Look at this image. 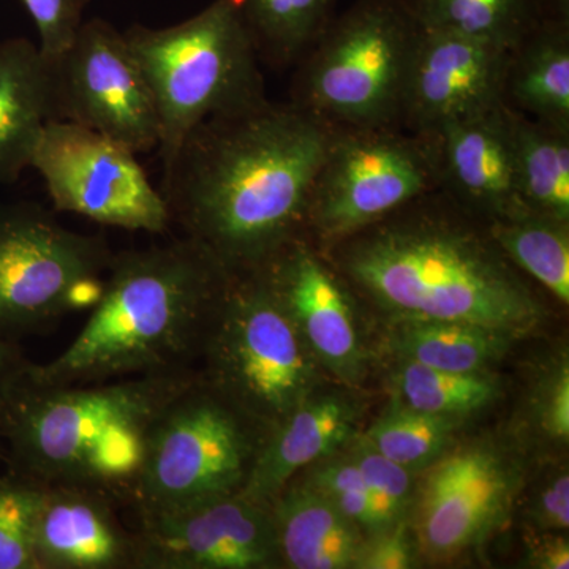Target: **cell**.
Segmentation results:
<instances>
[{
  "label": "cell",
  "instance_id": "1",
  "mask_svg": "<svg viewBox=\"0 0 569 569\" xmlns=\"http://www.w3.org/2000/svg\"><path fill=\"white\" fill-rule=\"evenodd\" d=\"M336 129L291 102L268 99L212 116L163 167L171 222L228 274L258 271L302 234Z\"/></svg>",
  "mask_w": 569,
  "mask_h": 569
},
{
  "label": "cell",
  "instance_id": "2",
  "mask_svg": "<svg viewBox=\"0 0 569 569\" xmlns=\"http://www.w3.org/2000/svg\"><path fill=\"white\" fill-rule=\"evenodd\" d=\"M323 252L348 284L395 320L460 321L515 339L545 317L488 223L440 189Z\"/></svg>",
  "mask_w": 569,
  "mask_h": 569
},
{
  "label": "cell",
  "instance_id": "3",
  "mask_svg": "<svg viewBox=\"0 0 569 569\" xmlns=\"http://www.w3.org/2000/svg\"><path fill=\"white\" fill-rule=\"evenodd\" d=\"M230 277L187 238L123 253L77 339L47 365H22V376L67 387L189 369Z\"/></svg>",
  "mask_w": 569,
  "mask_h": 569
},
{
  "label": "cell",
  "instance_id": "4",
  "mask_svg": "<svg viewBox=\"0 0 569 569\" xmlns=\"http://www.w3.org/2000/svg\"><path fill=\"white\" fill-rule=\"evenodd\" d=\"M21 367L0 381V422L40 485L129 490L157 417L197 377L190 369L44 387Z\"/></svg>",
  "mask_w": 569,
  "mask_h": 569
},
{
  "label": "cell",
  "instance_id": "5",
  "mask_svg": "<svg viewBox=\"0 0 569 569\" xmlns=\"http://www.w3.org/2000/svg\"><path fill=\"white\" fill-rule=\"evenodd\" d=\"M151 91L163 167L209 118L266 100L260 58L234 0L168 28L123 32Z\"/></svg>",
  "mask_w": 569,
  "mask_h": 569
},
{
  "label": "cell",
  "instance_id": "6",
  "mask_svg": "<svg viewBox=\"0 0 569 569\" xmlns=\"http://www.w3.org/2000/svg\"><path fill=\"white\" fill-rule=\"evenodd\" d=\"M421 29L407 0H358L296 63L291 103L336 127H400Z\"/></svg>",
  "mask_w": 569,
  "mask_h": 569
},
{
  "label": "cell",
  "instance_id": "7",
  "mask_svg": "<svg viewBox=\"0 0 569 569\" xmlns=\"http://www.w3.org/2000/svg\"><path fill=\"white\" fill-rule=\"evenodd\" d=\"M268 432L197 373L149 432L129 488L140 516L241 492Z\"/></svg>",
  "mask_w": 569,
  "mask_h": 569
},
{
  "label": "cell",
  "instance_id": "8",
  "mask_svg": "<svg viewBox=\"0 0 569 569\" xmlns=\"http://www.w3.org/2000/svg\"><path fill=\"white\" fill-rule=\"evenodd\" d=\"M201 355V377L269 429L317 391L320 365L258 271L230 277Z\"/></svg>",
  "mask_w": 569,
  "mask_h": 569
},
{
  "label": "cell",
  "instance_id": "9",
  "mask_svg": "<svg viewBox=\"0 0 569 569\" xmlns=\"http://www.w3.org/2000/svg\"><path fill=\"white\" fill-rule=\"evenodd\" d=\"M436 189L425 138L399 126L337 127L310 189L302 234L328 250Z\"/></svg>",
  "mask_w": 569,
  "mask_h": 569
},
{
  "label": "cell",
  "instance_id": "10",
  "mask_svg": "<svg viewBox=\"0 0 569 569\" xmlns=\"http://www.w3.org/2000/svg\"><path fill=\"white\" fill-rule=\"evenodd\" d=\"M111 258L31 204L0 209V328H29L92 309Z\"/></svg>",
  "mask_w": 569,
  "mask_h": 569
},
{
  "label": "cell",
  "instance_id": "11",
  "mask_svg": "<svg viewBox=\"0 0 569 569\" xmlns=\"http://www.w3.org/2000/svg\"><path fill=\"white\" fill-rule=\"evenodd\" d=\"M132 149L67 121L44 126L31 167L58 211L107 227L164 233L171 213Z\"/></svg>",
  "mask_w": 569,
  "mask_h": 569
},
{
  "label": "cell",
  "instance_id": "12",
  "mask_svg": "<svg viewBox=\"0 0 569 569\" xmlns=\"http://www.w3.org/2000/svg\"><path fill=\"white\" fill-rule=\"evenodd\" d=\"M51 69L56 119L102 133L137 153L159 149V114L148 82L126 36L110 22L82 21Z\"/></svg>",
  "mask_w": 569,
  "mask_h": 569
},
{
  "label": "cell",
  "instance_id": "13",
  "mask_svg": "<svg viewBox=\"0 0 569 569\" xmlns=\"http://www.w3.org/2000/svg\"><path fill=\"white\" fill-rule=\"evenodd\" d=\"M516 481L515 467L492 445L445 452L415 489L410 527L417 552L447 561L485 541L507 518Z\"/></svg>",
  "mask_w": 569,
  "mask_h": 569
},
{
  "label": "cell",
  "instance_id": "14",
  "mask_svg": "<svg viewBox=\"0 0 569 569\" xmlns=\"http://www.w3.org/2000/svg\"><path fill=\"white\" fill-rule=\"evenodd\" d=\"M277 556L271 507L241 492L141 515L133 565L141 569H263Z\"/></svg>",
  "mask_w": 569,
  "mask_h": 569
},
{
  "label": "cell",
  "instance_id": "15",
  "mask_svg": "<svg viewBox=\"0 0 569 569\" xmlns=\"http://www.w3.org/2000/svg\"><path fill=\"white\" fill-rule=\"evenodd\" d=\"M508 52L479 37L422 28L408 71L400 127L427 134L503 104Z\"/></svg>",
  "mask_w": 569,
  "mask_h": 569
},
{
  "label": "cell",
  "instance_id": "16",
  "mask_svg": "<svg viewBox=\"0 0 569 569\" xmlns=\"http://www.w3.org/2000/svg\"><path fill=\"white\" fill-rule=\"evenodd\" d=\"M288 310L310 353L342 383L356 387L366 376L347 280L323 250L305 234L288 241L258 269Z\"/></svg>",
  "mask_w": 569,
  "mask_h": 569
},
{
  "label": "cell",
  "instance_id": "17",
  "mask_svg": "<svg viewBox=\"0 0 569 569\" xmlns=\"http://www.w3.org/2000/svg\"><path fill=\"white\" fill-rule=\"evenodd\" d=\"M432 152L438 189L486 223L522 211L507 104L419 134Z\"/></svg>",
  "mask_w": 569,
  "mask_h": 569
},
{
  "label": "cell",
  "instance_id": "18",
  "mask_svg": "<svg viewBox=\"0 0 569 569\" xmlns=\"http://www.w3.org/2000/svg\"><path fill=\"white\" fill-rule=\"evenodd\" d=\"M33 548L40 569L132 568L133 533L111 507L110 492L43 485Z\"/></svg>",
  "mask_w": 569,
  "mask_h": 569
},
{
  "label": "cell",
  "instance_id": "19",
  "mask_svg": "<svg viewBox=\"0 0 569 569\" xmlns=\"http://www.w3.org/2000/svg\"><path fill=\"white\" fill-rule=\"evenodd\" d=\"M361 407L340 392L307 397L269 429L241 493L271 505L299 473L353 440Z\"/></svg>",
  "mask_w": 569,
  "mask_h": 569
},
{
  "label": "cell",
  "instance_id": "20",
  "mask_svg": "<svg viewBox=\"0 0 569 569\" xmlns=\"http://www.w3.org/2000/svg\"><path fill=\"white\" fill-rule=\"evenodd\" d=\"M51 62L31 40L0 41V186L31 167L33 149L54 121Z\"/></svg>",
  "mask_w": 569,
  "mask_h": 569
},
{
  "label": "cell",
  "instance_id": "21",
  "mask_svg": "<svg viewBox=\"0 0 569 569\" xmlns=\"http://www.w3.org/2000/svg\"><path fill=\"white\" fill-rule=\"evenodd\" d=\"M279 563L293 569L353 568L362 531L331 500L291 479L271 501Z\"/></svg>",
  "mask_w": 569,
  "mask_h": 569
},
{
  "label": "cell",
  "instance_id": "22",
  "mask_svg": "<svg viewBox=\"0 0 569 569\" xmlns=\"http://www.w3.org/2000/svg\"><path fill=\"white\" fill-rule=\"evenodd\" d=\"M503 103L569 130V22L542 21L509 50Z\"/></svg>",
  "mask_w": 569,
  "mask_h": 569
},
{
  "label": "cell",
  "instance_id": "23",
  "mask_svg": "<svg viewBox=\"0 0 569 569\" xmlns=\"http://www.w3.org/2000/svg\"><path fill=\"white\" fill-rule=\"evenodd\" d=\"M507 110L520 203L569 222V130Z\"/></svg>",
  "mask_w": 569,
  "mask_h": 569
},
{
  "label": "cell",
  "instance_id": "24",
  "mask_svg": "<svg viewBox=\"0 0 569 569\" xmlns=\"http://www.w3.org/2000/svg\"><path fill=\"white\" fill-rule=\"evenodd\" d=\"M512 337L460 321L400 320L392 348L403 361L447 372H488L511 346Z\"/></svg>",
  "mask_w": 569,
  "mask_h": 569
},
{
  "label": "cell",
  "instance_id": "25",
  "mask_svg": "<svg viewBox=\"0 0 569 569\" xmlns=\"http://www.w3.org/2000/svg\"><path fill=\"white\" fill-rule=\"evenodd\" d=\"M488 228L509 263L569 305V222L522 209Z\"/></svg>",
  "mask_w": 569,
  "mask_h": 569
},
{
  "label": "cell",
  "instance_id": "26",
  "mask_svg": "<svg viewBox=\"0 0 569 569\" xmlns=\"http://www.w3.org/2000/svg\"><path fill=\"white\" fill-rule=\"evenodd\" d=\"M260 61L296 66L336 17L337 0H234Z\"/></svg>",
  "mask_w": 569,
  "mask_h": 569
},
{
  "label": "cell",
  "instance_id": "27",
  "mask_svg": "<svg viewBox=\"0 0 569 569\" xmlns=\"http://www.w3.org/2000/svg\"><path fill=\"white\" fill-rule=\"evenodd\" d=\"M422 28L448 29L515 48L548 20L542 0H407Z\"/></svg>",
  "mask_w": 569,
  "mask_h": 569
},
{
  "label": "cell",
  "instance_id": "28",
  "mask_svg": "<svg viewBox=\"0 0 569 569\" xmlns=\"http://www.w3.org/2000/svg\"><path fill=\"white\" fill-rule=\"evenodd\" d=\"M400 361L395 376L397 400L415 410L463 419L488 407L498 395V381L489 372H447Z\"/></svg>",
  "mask_w": 569,
  "mask_h": 569
},
{
  "label": "cell",
  "instance_id": "29",
  "mask_svg": "<svg viewBox=\"0 0 569 569\" xmlns=\"http://www.w3.org/2000/svg\"><path fill=\"white\" fill-rule=\"evenodd\" d=\"M460 425L462 418L425 413L396 400L362 437L381 455L417 473L448 451Z\"/></svg>",
  "mask_w": 569,
  "mask_h": 569
},
{
  "label": "cell",
  "instance_id": "30",
  "mask_svg": "<svg viewBox=\"0 0 569 569\" xmlns=\"http://www.w3.org/2000/svg\"><path fill=\"white\" fill-rule=\"evenodd\" d=\"M41 493L32 479L0 482V569H40L33 530Z\"/></svg>",
  "mask_w": 569,
  "mask_h": 569
},
{
  "label": "cell",
  "instance_id": "31",
  "mask_svg": "<svg viewBox=\"0 0 569 569\" xmlns=\"http://www.w3.org/2000/svg\"><path fill=\"white\" fill-rule=\"evenodd\" d=\"M310 467L306 481L323 492L361 531L373 535L387 529L351 455L336 456L335 452Z\"/></svg>",
  "mask_w": 569,
  "mask_h": 569
},
{
  "label": "cell",
  "instance_id": "32",
  "mask_svg": "<svg viewBox=\"0 0 569 569\" xmlns=\"http://www.w3.org/2000/svg\"><path fill=\"white\" fill-rule=\"evenodd\" d=\"M350 455L361 470L385 527L406 518L408 508L413 503L415 471L381 455L365 437L356 438Z\"/></svg>",
  "mask_w": 569,
  "mask_h": 569
},
{
  "label": "cell",
  "instance_id": "33",
  "mask_svg": "<svg viewBox=\"0 0 569 569\" xmlns=\"http://www.w3.org/2000/svg\"><path fill=\"white\" fill-rule=\"evenodd\" d=\"M37 32L41 54L52 62L69 48L82 22L78 0H22Z\"/></svg>",
  "mask_w": 569,
  "mask_h": 569
},
{
  "label": "cell",
  "instance_id": "34",
  "mask_svg": "<svg viewBox=\"0 0 569 569\" xmlns=\"http://www.w3.org/2000/svg\"><path fill=\"white\" fill-rule=\"evenodd\" d=\"M417 542L407 519H399L387 529L362 541L353 568L407 569L413 567Z\"/></svg>",
  "mask_w": 569,
  "mask_h": 569
},
{
  "label": "cell",
  "instance_id": "35",
  "mask_svg": "<svg viewBox=\"0 0 569 569\" xmlns=\"http://www.w3.org/2000/svg\"><path fill=\"white\" fill-rule=\"evenodd\" d=\"M538 425L550 440L567 443L569 438V369L563 359L538 388Z\"/></svg>",
  "mask_w": 569,
  "mask_h": 569
},
{
  "label": "cell",
  "instance_id": "36",
  "mask_svg": "<svg viewBox=\"0 0 569 569\" xmlns=\"http://www.w3.org/2000/svg\"><path fill=\"white\" fill-rule=\"evenodd\" d=\"M533 518L545 531L568 530L569 527V477L568 471H560L549 479L533 501Z\"/></svg>",
  "mask_w": 569,
  "mask_h": 569
},
{
  "label": "cell",
  "instance_id": "37",
  "mask_svg": "<svg viewBox=\"0 0 569 569\" xmlns=\"http://www.w3.org/2000/svg\"><path fill=\"white\" fill-rule=\"evenodd\" d=\"M529 561L533 568L568 569L569 545L567 537L550 531V535L533 539L530 545Z\"/></svg>",
  "mask_w": 569,
  "mask_h": 569
},
{
  "label": "cell",
  "instance_id": "38",
  "mask_svg": "<svg viewBox=\"0 0 569 569\" xmlns=\"http://www.w3.org/2000/svg\"><path fill=\"white\" fill-rule=\"evenodd\" d=\"M20 366V361H18L13 348L7 346V343L0 342V381L9 377L10 373Z\"/></svg>",
  "mask_w": 569,
  "mask_h": 569
},
{
  "label": "cell",
  "instance_id": "39",
  "mask_svg": "<svg viewBox=\"0 0 569 569\" xmlns=\"http://www.w3.org/2000/svg\"><path fill=\"white\" fill-rule=\"evenodd\" d=\"M548 20L569 22V0H542Z\"/></svg>",
  "mask_w": 569,
  "mask_h": 569
},
{
  "label": "cell",
  "instance_id": "40",
  "mask_svg": "<svg viewBox=\"0 0 569 569\" xmlns=\"http://www.w3.org/2000/svg\"><path fill=\"white\" fill-rule=\"evenodd\" d=\"M89 2H91V0H78V3H80L82 9H84V7L88 6Z\"/></svg>",
  "mask_w": 569,
  "mask_h": 569
}]
</instances>
